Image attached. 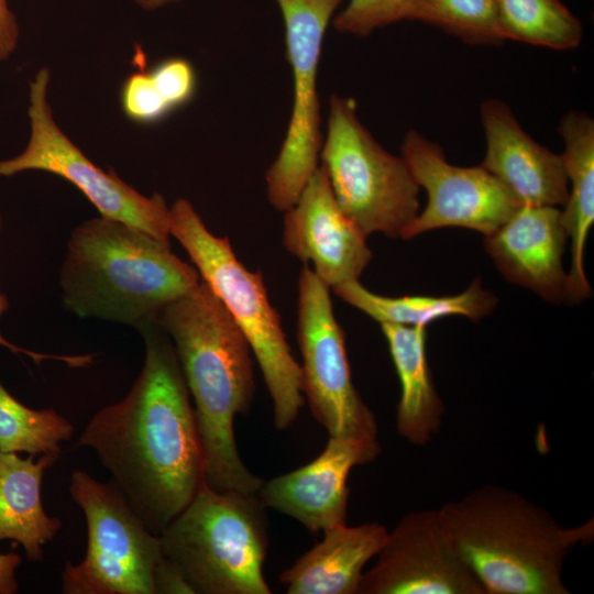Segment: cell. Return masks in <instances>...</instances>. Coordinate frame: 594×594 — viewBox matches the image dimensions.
Masks as SVG:
<instances>
[{"label":"cell","mask_w":594,"mask_h":594,"mask_svg":"<svg viewBox=\"0 0 594 594\" xmlns=\"http://www.w3.org/2000/svg\"><path fill=\"white\" fill-rule=\"evenodd\" d=\"M169 234L246 338L273 403L274 425L280 431L288 429L305 402L301 371L268 299L262 272L248 270L229 238L211 233L187 199H177L169 208Z\"/></svg>","instance_id":"5b68a950"},{"label":"cell","mask_w":594,"mask_h":594,"mask_svg":"<svg viewBox=\"0 0 594 594\" xmlns=\"http://www.w3.org/2000/svg\"><path fill=\"white\" fill-rule=\"evenodd\" d=\"M61 453L21 458L0 450V541L12 540L23 547L26 559L40 562L43 547L62 528L57 517L48 516L42 503V480Z\"/></svg>","instance_id":"ffe728a7"},{"label":"cell","mask_w":594,"mask_h":594,"mask_svg":"<svg viewBox=\"0 0 594 594\" xmlns=\"http://www.w3.org/2000/svg\"><path fill=\"white\" fill-rule=\"evenodd\" d=\"M400 382L396 429L411 444L425 446L439 432L444 405L436 391L426 351V327L382 323Z\"/></svg>","instance_id":"44dd1931"},{"label":"cell","mask_w":594,"mask_h":594,"mask_svg":"<svg viewBox=\"0 0 594 594\" xmlns=\"http://www.w3.org/2000/svg\"><path fill=\"white\" fill-rule=\"evenodd\" d=\"M407 20L433 24L472 44H501L495 0H415Z\"/></svg>","instance_id":"484cf974"},{"label":"cell","mask_w":594,"mask_h":594,"mask_svg":"<svg viewBox=\"0 0 594 594\" xmlns=\"http://www.w3.org/2000/svg\"><path fill=\"white\" fill-rule=\"evenodd\" d=\"M196 88L197 76L191 63L183 57H169L148 70L128 76L120 90V105L129 120L154 124L187 105Z\"/></svg>","instance_id":"603a6c76"},{"label":"cell","mask_w":594,"mask_h":594,"mask_svg":"<svg viewBox=\"0 0 594 594\" xmlns=\"http://www.w3.org/2000/svg\"><path fill=\"white\" fill-rule=\"evenodd\" d=\"M200 280L195 265L174 254L170 243L102 216L72 231L59 273L68 311L134 328Z\"/></svg>","instance_id":"277c9868"},{"label":"cell","mask_w":594,"mask_h":594,"mask_svg":"<svg viewBox=\"0 0 594 594\" xmlns=\"http://www.w3.org/2000/svg\"><path fill=\"white\" fill-rule=\"evenodd\" d=\"M296 339L301 354V393L329 437L377 439L376 418L356 391L344 332L330 288L309 265L298 277Z\"/></svg>","instance_id":"30bf717a"},{"label":"cell","mask_w":594,"mask_h":594,"mask_svg":"<svg viewBox=\"0 0 594 594\" xmlns=\"http://www.w3.org/2000/svg\"><path fill=\"white\" fill-rule=\"evenodd\" d=\"M319 157L340 209L365 237L402 238L419 213V186L403 156L361 123L353 99L331 96Z\"/></svg>","instance_id":"52a82bcc"},{"label":"cell","mask_w":594,"mask_h":594,"mask_svg":"<svg viewBox=\"0 0 594 594\" xmlns=\"http://www.w3.org/2000/svg\"><path fill=\"white\" fill-rule=\"evenodd\" d=\"M22 558L15 552L0 553V594H15L19 590L16 569Z\"/></svg>","instance_id":"4dcf8cb0"},{"label":"cell","mask_w":594,"mask_h":594,"mask_svg":"<svg viewBox=\"0 0 594 594\" xmlns=\"http://www.w3.org/2000/svg\"><path fill=\"white\" fill-rule=\"evenodd\" d=\"M564 143L560 154L569 188L561 219L571 239V262L566 273V300L580 302L592 295L584 270V249L594 222V121L581 111L566 113L558 128Z\"/></svg>","instance_id":"d6986e66"},{"label":"cell","mask_w":594,"mask_h":594,"mask_svg":"<svg viewBox=\"0 0 594 594\" xmlns=\"http://www.w3.org/2000/svg\"><path fill=\"white\" fill-rule=\"evenodd\" d=\"M74 433L72 422L54 409H32L0 382V450L36 457L61 453Z\"/></svg>","instance_id":"d4e9b609"},{"label":"cell","mask_w":594,"mask_h":594,"mask_svg":"<svg viewBox=\"0 0 594 594\" xmlns=\"http://www.w3.org/2000/svg\"><path fill=\"white\" fill-rule=\"evenodd\" d=\"M2 219L0 216V231H1ZM8 300L6 295L0 293V316L8 309ZM0 345L8 348L12 353L15 354H25L30 356L36 364H40L44 360H55L66 363L70 367H82L92 363V354L85 355H55V354H45L38 353L23 348L16 346L13 343L7 341L0 333Z\"/></svg>","instance_id":"83f0119b"},{"label":"cell","mask_w":594,"mask_h":594,"mask_svg":"<svg viewBox=\"0 0 594 594\" xmlns=\"http://www.w3.org/2000/svg\"><path fill=\"white\" fill-rule=\"evenodd\" d=\"M381 452L377 439L329 437L311 462L264 481L257 496L273 508L299 521L311 532L346 524L351 470L374 461Z\"/></svg>","instance_id":"9a60e30c"},{"label":"cell","mask_w":594,"mask_h":594,"mask_svg":"<svg viewBox=\"0 0 594 594\" xmlns=\"http://www.w3.org/2000/svg\"><path fill=\"white\" fill-rule=\"evenodd\" d=\"M332 290L340 299L380 324L427 327L437 319L450 316L479 321L490 315L497 304L496 297L482 287L479 278L463 293L451 296H382L369 290L359 280L341 284Z\"/></svg>","instance_id":"7402d4cb"},{"label":"cell","mask_w":594,"mask_h":594,"mask_svg":"<svg viewBox=\"0 0 594 594\" xmlns=\"http://www.w3.org/2000/svg\"><path fill=\"white\" fill-rule=\"evenodd\" d=\"M154 320L170 338L194 402L204 457V482L226 492L257 493L263 480L243 463L234 419L255 393L252 351L233 318L201 279L164 306Z\"/></svg>","instance_id":"7a4b0ae2"},{"label":"cell","mask_w":594,"mask_h":594,"mask_svg":"<svg viewBox=\"0 0 594 594\" xmlns=\"http://www.w3.org/2000/svg\"><path fill=\"white\" fill-rule=\"evenodd\" d=\"M176 593L195 594L178 566L163 556L155 573V594Z\"/></svg>","instance_id":"f1b7e54d"},{"label":"cell","mask_w":594,"mask_h":594,"mask_svg":"<svg viewBox=\"0 0 594 594\" xmlns=\"http://www.w3.org/2000/svg\"><path fill=\"white\" fill-rule=\"evenodd\" d=\"M20 30L7 0H0V63L8 59L18 46Z\"/></svg>","instance_id":"f546056e"},{"label":"cell","mask_w":594,"mask_h":594,"mask_svg":"<svg viewBox=\"0 0 594 594\" xmlns=\"http://www.w3.org/2000/svg\"><path fill=\"white\" fill-rule=\"evenodd\" d=\"M162 553L195 594H270L263 566L268 536L257 493L202 485L160 535Z\"/></svg>","instance_id":"8992f818"},{"label":"cell","mask_w":594,"mask_h":594,"mask_svg":"<svg viewBox=\"0 0 594 594\" xmlns=\"http://www.w3.org/2000/svg\"><path fill=\"white\" fill-rule=\"evenodd\" d=\"M439 509L485 594H569L564 562L594 539L593 518L564 527L542 506L493 484Z\"/></svg>","instance_id":"3957f363"},{"label":"cell","mask_w":594,"mask_h":594,"mask_svg":"<svg viewBox=\"0 0 594 594\" xmlns=\"http://www.w3.org/2000/svg\"><path fill=\"white\" fill-rule=\"evenodd\" d=\"M504 40L551 50H572L582 25L560 0H495Z\"/></svg>","instance_id":"cb8c5ba5"},{"label":"cell","mask_w":594,"mask_h":594,"mask_svg":"<svg viewBox=\"0 0 594 594\" xmlns=\"http://www.w3.org/2000/svg\"><path fill=\"white\" fill-rule=\"evenodd\" d=\"M145 10H155L164 6L178 2L179 0H133Z\"/></svg>","instance_id":"1f68e13d"},{"label":"cell","mask_w":594,"mask_h":594,"mask_svg":"<svg viewBox=\"0 0 594 594\" xmlns=\"http://www.w3.org/2000/svg\"><path fill=\"white\" fill-rule=\"evenodd\" d=\"M364 571L358 594H485L457 550L440 509L402 517Z\"/></svg>","instance_id":"4fadbf2b"},{"label":"cell","mask_w":594,"mask_h":594,"mask_svg":"<svg viewBox=\"0 0 594 594\" xmlns=\"http://www.w3.org/2000/svg\"><path fill=\"white\" fill-rule=\"evenodd\" d=\"M415 0H350L332 24L337 32L367 36L376 29L407 20Z\"/></svg>","instance_id":"4316f807"},{"label":"cell","mask_w":594,"mask_h":594,"mask_svg":"<svg viewBox=\"0 0 594 594\" xmlns=\"http://www.w3.org/2000/svg\"><path fill=\"white\" fill-rule=\"evenodd\" d=\"M69 493L87 522L82 561H67L65 594H155V573L163 559L153 534L114 484L98 482L82 470L70 477Z\"/></svg>","instance_id":"ba28073f"},{"label":"cell","mask_w":594,"mask_h":594,"mask_svg":"<svg viewBox=\"0 0 594 594\" xmlns=\"http://www.w3.org/2000/svg\"><path fill=\"white\" fill-rule=\"evenodd\" d=\"M402 156L428 195L426 208L405 229L404 240L441 228H465L488 235L521 206L482 165L450 164L440 145L415 130L405 135Z\"/></svg>","instance_id":"7c38bea8"},{"label":"cell","mask_w":594,"mask_h":594,"mask_svg":"<svg viewBox=\"0 0 594 594\" xmlns=\"http://www.w3.org/2000/svg\"><path fill=\"white\" fill-rule=\"evenodd\" d=\"M566 239L558 207L521 205L485 235L484 248L507 280L560 304L566 300L562 263Z\"/></svg>","instance_id":"2e32d148"},{"label":"cell","mask_w":594,"mask_h":594,"mask_svg":"<svg viewBox=\"0 0 594 594\" xmlns=\"http://www.w3.org/2000/svg\"><path fill=\"white\" fill-rule=\"evenodd\" d=\"M343 0H276L293 72L290 120L276 160L266 172L270 204L286 211L318 168L322 145L317 74L326 31Z\"/></svg>","instance_id":"8fae6325"},{"label":"cell","mask_w":594,"mask_h":594,"mask_svg":"<svg viewBox=\"0 0 594 594\" xmlns=\"http://www.w3.org/2000/svg\"><path fill=\"white\" fill-rule=\"evenodd\" d=\"M135 329L145 349L129 393L99 409L76 447L89 448L155 535L190 503L204 482V457L190 394L173 342L154 320Z\"/></svg>","instance_id":"6da1fadb"},{"label":"cell","mask_w":594,"mask_h":594,"mask_svg":"<svg viewBox=\"0 0 594 594\" xmlns=\"http://www.w3.org/2000/svg\"><path fill=\"white\" fill-rule=\"evenodd\" d=\"M486 139L482 166L527 206H564L569 183L560 155L527 134L509 107L497 99L481 106Z\"/></svg>","instance_id":"e0dca14e"},{"label":"cell","mask_w":594,"mask_h":594,"mask_svg":"<svg viewBox=\"0 0 594 594\" xmlns=\"http://www.w3.org/2000/svg\"><path fill=\"white\" fill-rule=\"evenodd\" d=\"M378 522L323 531V539L279 575L288 594H358L367 562L375 558L387 536Z\"/></svg>","instance_id":"ac0fdd59"},{"label":"cell","mask_w":594,"mask_h":594,"mask_svg":"<svg viewBox=\"0 0 594 594\" xmlns=\"http://www.w3.org/2000/svg\"><path fill=\"white\" fill-rule=\"evenodd\" d=\"M50 70L43 67L30 82L28 116L31 135L24 151L0 161V176L26 170L57 175L79 189L100 216L124 222L169 242V208L162 195L146 197L109 168L95 165L57 127L47 101Z\"/></svg>","instance_id":"9c48e42d"},{"label":"cell","mask_w":594,"mask_h":594,"mask_svg":"<svg viewBox=\"0 0 594 594\" xmlns=\"http://www.w3.org/2000/svg\"><path fill=\"white\" fill-rule=\"evenodd\" d=\"M283 245L330 289L359 277L372 260L366 238L342 212L327 173L318 166L287 209Z\"/></svg>","instance_id":"5bb4252c"}]
</instances>
